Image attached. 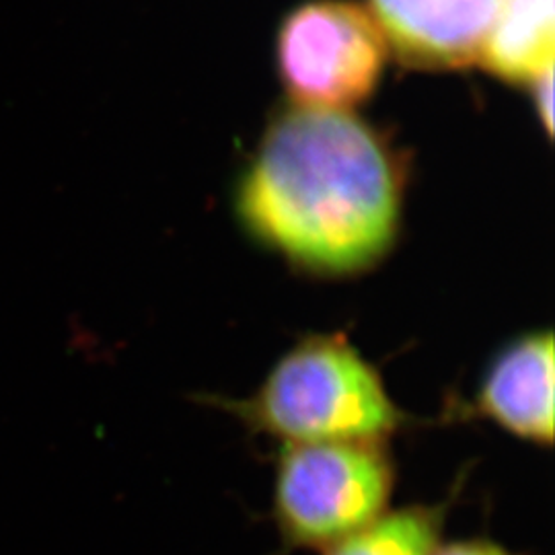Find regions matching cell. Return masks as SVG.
Here are the masks:
<instances>
[{
    "label": "cell",
    "mask_w": 555,
    "mask_h": 555,
    "mask_svg": "<svg viewBox=\"0 0 555 555\" xmlns=\"http://www.w3.org/2000/svg\"><path fill=\"white\" fill-rule=\"evenodd\" d=\"M403 167L350 112L293 105L263 132L235 192L243 229L298 270L357 276L396 243Z\"/></svg>",
    "instance_id": "1"
},
{
    "label": "cell",
    "mask_w": 555,
    "mask_h": 555,
    "mask_svg": "<svg viewBox=\"0 0 555 555\" xmlns=\"http://www.w3.org/2000/svg\"><path fill=\"white\" fill-rule=\"evenodd\" d=\"M204 403L282 444L389 442L412 422L389 396L377 369L339 334L302 337L251 396H206Z\"/></svg>",
    "instance_id": "2"
},
{
    "label": "cell",
    "mask_w": 555,
    "mask_h": 555,
    "mask_svg": "<svg viewBox=\"0 0 555 555\" xmlns=\"http://www.w3.org/2000/svg\"><path fill=\"white\" fill-rule=\"evenodd\" d=\"M397 465L389 442L282 444L272 513L288 550H327L389 511Z\"/></svg>",
    "instance_id": "3"
},
{
    "label": "cell",
    "mask_w": 555,
    "mask_h": 555,
    "mask_svg": "<svg viewBox=\"0 0 555 555\" xmlns=\"http://www.w3.org/2000/svg\"><path fill=\"white\" fill-rule=\"evenodd\" d=\"M387 59L377 20L350 0L305 2L278 31V77L302 107L350 112L375 93Z\"/></svg>",
    "instance_id": "4"
},
{
    "label": "cell",
    "mask_w": 555,
    "mask_h": 555,
    "mask_svg": "<svg viewBox=\"0 0 555 555\" xmlns=\"http://www.w3.org/2000/svg\"><path fill=\"white\" fill-rule=\"evenodd\" d=\"M463 420H483L508 437L552 449L554 444V336L531 332L506 344L477 385L476 396L456 405Z\"/></svg>",
    "instance_id": "5"
},
{
    "label": "cell",
    "mask_w": 555,
    "mask_h": 555,
    "mask_svg": "<svg viewBox=\"0 0 555 555\" xmlns=\"http://www.w3.org/2000/svg\"><path fill=\"white\" fill-rule=\"evenodd\" d=\"M371 7L403 64L455 70L476 64L502 0H371Z\"/></svg>",
    "instance_id": "6"
},
{
    "label": "cell",
    "mask_w": 555,
    "mask_h": 555,
    "mask_svg": "<svg viewBox=\"0 0 555 555\" xmlns=\"http://www.w3.org/2000/svg\"><path fill=\"white\" fill-rule=\"evenodd\" d=\"M554 0H502L477 62L498 79L531 85L554 68Z\"/></svg>",
    "instance_id": "7"
},
{
    "label": "cell",
    "mask_w": 555,
    "mask_h": 555,
    "mask_svg": "<svg viewBox=\"0 0 555 555\" xmlns=\"http://www.w3.org/2000/svg\"><path fill=\"white\" fill-rule=\"evenodd\" d=\"M456 492L435 504L387 511L373 525L323 550V555H433L442 543Z\"/></svg>",
    "instance_id": "8"
},
{
    "label": "cell",
    "mask_w": 555,
    "mask_h": 555,
    "mask_svg": "<svg viewBox=\"0 0 555 555\" xmlns=\"http://www.w3.org/2000/svg\"><path fill=\"white\" fill-rule=\"evenodd\" d=\"M433 555H515L511 554L504 545L492 539H459L451 543H440Z\"/></svg>",
    "instance_id": "9"
},
{
    "label": "cell",
    "mask_w": 555,
    "mask_h": 555,
    "mask_svg": "<svg viewBox=\"0 0 555 555\" xmlns=\"http://www.w3.org/2000/svg\"><path fill=\"white\" fill-rule=\"evenodd\" d=\"M533 98H535L537 112L543 121V128L552 134L554 130V68L545 70L533 82Z\"/></svg>",
    "instance_id": "10"
}]
</instances>
